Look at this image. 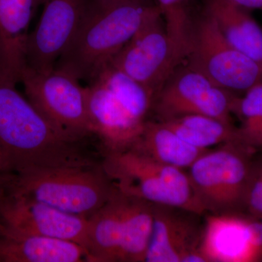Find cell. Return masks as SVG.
I'll use <instances>...</instances> for the list:
<instances>
[{
  "label": "cell",
  "mask_w": 262,
  "mask_h": 262,
  "mask_svg": "<svg viewBox=\"0 0 262 262\" xmlns=\"http://www.w3.org/2000/svg\"><path fill=\"white\" fill-rule=\"evenodd\" d=\"M0 75V152L8 174L31 169L89 165L76 143L68 140Z\"/></svg>",
  "instance_id": "1"
},
{
  "label": "cell",
  "mask_w": 262,
  "mask_h": 262,
  "mask_svg": "<svg viewBox=\"0 0 262 262\" xmlns=\"http://www.w3.org/2000/svg\"><path fill=\"white\" fill-rule=\"evenodd\" d=\"M156 5L151 0H88L79 28L55 67L91 82L135 35Z\"/></svg>",
  "instance_id": "2"
},
{
  "label": "cell",
  "mask_w": 262,
  "mask_h": 262,
  "mask_svg": "<svg viewBox=\"0 0 262 262\" xmlns=\"http://www.w3.org/2000/svg\"><path fill=\"white\" fill-rule=\"evenodd\" d=\"M2 187L65 213L89 219L115 188L101 165H63L8 174Z\"/></svg>",
  "instance_id": "3"
},
{
  "label": "cell",
  "mask_w": 262,
  "mask_h": 262,
  "mask_svg": "<svg viewBox=\"0 0 262 262\" xmlns=\"http://www.w3.org/2000/svg\"><path fill=\"white\" fill-rule=\"evenodd\" d=\"M101 165L114 187L125 195L198 215L205 213L183 169L159 163L131 149L106 151Z\"/></svg>",
  "instance_id": "4"
},
{
  "label": "cell",
  "mask_w": 262,
  "mask_h": 262,
  "mask_svg": "<svg viewBox=\"0 0 262 262\" xmlns=\"http://www.w3.org/2000/svg\"><path fill=\"white\" fill-rule=\"evenodd\" d=\"M252 152L237 141L209 149L187 169L193 193L204 213L237 214L246 208Z\"/></svg>",
  "instance_id": "5"
},
{
  "label": "cell",
  "mask_w": 262,
  "mask_h": 262,
  "mask_svg": "<svg viewBox=\"0 0 262 262\" xmlns=\"http://www.w3.org/2000/svg\"><path fill=\"white\" fill-rule=\"evenodd\" d=\"M185 60L221 89L245 92L262 80L261 66L234 48L203 10L191 20Z\"/></svg>",
  "instance_id": "6"
},
{
  "label": "cell",
  "mask_w": 262,
  "mask_h": 262,
  "mask_svg": "<svg viewBox=\"0 0 262 262\" xmlns=\"http://www.w3.org/2000/svg\"><path fill=\"white\" fill-rule=\"evenodd\" d=\"M20 82L34 108L66 139L77 143L93 134L85 87L75 76L56 67L47 72L27 67Z\"/></svg>",
  "instance_id": "7"
},
{
  "label": "cell",
  "mask_w": 262,
  "mask_h": 262,
  "mask_svg": "<svg viewBox=\"0 0 262 262\" xmlns=\"http://www.w3.org/2000/svg\"><path fill=\"white\" fill-rule=\"evenodd\" d=\"M184 57L169 37L158 5L110 64L143 84L154 96Z\"/></svg>",
  "instance_id": "8"
},
{
  "label": "cell",
  "mask_w": 262,
  "mask_h": 262,
  "mask_svg": "<svg viewBox=\"0 0 262 262\" xmlns=\"http://www.w3.org/2000/svg\"><path fill=\"white\" fill-rule=\"evenodd\" d=\"M234 95L210 82L187 64L179 66L155 95L151 113L157 121L201 115L232 123Z\"/></svg>",
  "instance_id": "9"
},
{
  "label": "cell",
  "mask_w": 262,
  "mask_h": 262,
  "mask_svg": "<svg viewBox=\"0 0 262 262\" xmlns=\"http://www.w3.org/2000/svg\"><path fill=\"white\" fill-rule=\"evenodd\" d=\"M88 0H44L40 18L29 34L27 67L47 72L56 67L75 35Z\"/></svg>",
  "instance_id": "10"
},
{
  "label": "cell",
  "mask_w": 262,
  "mask_h": 262,
  "mask_svg": "<svg viewBox=\"0 0 262 262\" xmlns=\"http://www.w3.org/2000/svg\"><path fill=\"white\" fill-rule=\"evenodd\" d=\"M0 222L27 233L72 241L85 248L88 219L59 211L2 186Z\"/></svg>",
  "instance_id": "11"
},
{
  "label": "cell",
  "mask_w": 262,
  "mask_h": 262,
  "mask_svg": "<svg viewBox=\"0 0 262 262\" xmlns=\"http://www.w3.org/2000/svg\"><path fill=\"white\" fill-rule=\"evenodd\" d=\"M193 212L154 204V225L145 262H206L201 252L203 225Z\"/></svg>",
  "instance_id": "12"
},
{
  "label": "cell",
  "mask_w": 262,
  "mask_h": 262,
  "mask_svg": "<svg viewBox=\"0 0 262 262\" xmlns=\"http://www.w3.org/2000/svg\"><path fill=\"white\" fill-rule=\"evenodd\" d=\"M206 219L201 244L206 262L261 259L257 222L237 214H208Z\"/></svg>",
  "instance_id": "13"
},
{
  "label": "cell",
  "mask_w": 262,
  "mask_h": 262,
  "mask_svg": "<svg viewBox=\"0 0 262 262\" xmlns=\"http://www.w3.org/2000/svg\"><path fill=\"white\" fill-rule=\"evenodd\" d=\"M87 108L92 134L101 139L106 151L127 149L145 122L133 116L120 99L99 81L85 87Z\"/></svg>",
  "instance_id": "14"
},
{
  "label": "cell",
  "mask_w": 262,
  "mask_h": 262,
  "mask_svg": "<svg viewBox=\"0 0 262 262\" xmlns=\"http://www.w3.org/2000/svg\"><path fill=\"white\" fill-rule=\"evenodd\" d=\"M44 0H0V75L17 84L27 68L29 27Z\"/></svg>",
  "instance_id": "15"
},
{
  "label": "cell",
  "mask_w": 262,
  "mask_h": 262,
  "mask_svg": "<svg viewBox=\"0 0 262 262\" xmlns=\"http://www.w3.org/2000/svg\"><path fill=\"white\" fill-rule=\"evenodd\" d=\"M88 261L81 245L17 230L0 222V262Z\"/></svg>",
  "instance_id": "16"
},
{
  "label": "cell",
  "mask_w": 262,
  "mask_h": 262,
  "mask_svg": "<svg viewBox=\"0 0 262 262\" xmlns=\"http://www.w3.org/2000/svg\"><path fill=\"white\" fill-rule=\"evenodd\" d=\"M127 203V196L115 189L110 200L88 219V262H117Z\"/></svg>",
  "instance_id": "17"
},
{
  "label": "cell",
  "mask_w": 262,
  "mask_h": 262,
  "mask_svg": "<svg viewBox=\"0 0 262 262\" xmlns=\"http://www.w3.org/2000/svg\"><path fill=\"white\" fill-rule=\"evenodd\" d=\"M203 10L234 48L262 67V29L250 10L232 0H204Z\"/></svg>",
  "instance_id": "18"
},
{
  "label": "cell",
  "mask_w": 262,
  "mask_h": 262,
  "mask_svg": "<svg viewBox=\"0 0 262 262\" xmlns=\"http://www.w3.org/2000/svg\"><path fill=\"white\" fill-rule=\"evenodd\" d=\"M127 149L176 168L188 169L208 149L188 144L159 121L147 120L134 142Z\"/></svg>",
  "instance_id": "19"
},
{
  "label": "cell",
  "mask_w": 262,
  "mask_h": 262,
  "mask_svg": "<svg viewBox=\"0 0 262 262\" xmlns=\"http://www.w3.org/2000/svg\"><path fill=\"white\" fill-rule=\"evenodd\" d=\"M154 225V204L127 196L125 230L117 262H145Z\"/></svg>",
  "instance_id": "20"
},
{
  "label": "cell",
  "mask_w": 262,
  "mask_h": 262,
  "mask_svg": "<svg viewBox=\"0 0 262 262\" xmlns=\"http://www.w3.org/2000/svg\"><path fill=\"white\" fill-rule=\"evenodd\" d=\"M161 122L188 144L200 149L237 141V127L213 117L189 115Z\"/></svg>",
  "instance_id": "21"
},
{
  "label": "cell",
  "mask_w": 262,
  "mask_h": 262,
  "mask_svg": "<svg viewBox=\"0 0 262 262\" xmlns=\"http://www.w3.org/2000/svg\"><path fill=\"white\" fill-rule=\"evenodd\" d=\"M93 80L106 85L138 120H148L155 96L143 84L110 63L103 67Z\"/></svg>",
  "instance_id": "22"
},
{
  "label": "cell",
  "mask_w": 262,
  "mask_h": 262,
  "mask_svg": "<svg viewBox=\"0 0 262 262\" xmlns=\"http://www.w3.org/2000/svg\"><path fill=\"white\" fill-rule=\"evenodd\" d=\"M169 37L182 52L185 60L192 15L189 0H156Z\"/></svg>",
  "instance_id": "23"
},
{
  "label": "cell",
  "mask_w": 262,
  "mask_h": 262,
  "mask_svg": "<svg viewBox=\"0 0 262 262\" xmlns=\"http://www.w3.org/2000/svg\"><path fill=\"white\" fill-rule=\"evenodd\" d=\"M243 97L234 96L232 113L241 119V126L247 125L262 115V80L253 84Z\"/></svg>",
  "instance_id": "24"
},
{
  "label": "cell",
  "mask_w": 262,
  "mask_h": 262,
  "mask_svg": "<svg viewBox=\"0 0 262 262\" xmlns=\"http://www.w3.org/2000/svg\"><path fill=\"white\" fill-rule=\"evenodd\" d=\"M246 208L253 216L262 219V161L253 163L246 196Z\"/></svg>",
  "instance_id": "25"
},
{
  "label": "cell",
  "mask_w": 262,
  "mask_h": 262,
  "mask_svg": "<svg viewBox=\"0 0 262 262\" xmlns=\"http://www.w3.org/2000/svg\"><path fill=\"white\" fill-rule=\"evenodd\" d=\"M237 142L252 153L262 149V115L251 123L237 127Z\"/></svg>",
  "instance_id": "26"
},
{
  "label": "cell",
  "mask_w": 262,
  "mask_h": 262,
  "mask_svg": "<svg viewBox=\"0 0 262 262\" xmlns=\"http://www.w3.org/2000/svg\"><path fill=\"white\" fill-rule=\"evenodd\" d=\"M248 10H262V0H232Z\"/></svg>",
  "instance_id": "27"
},
{
  "label": "cell",
  "mask_w": 262,
  "mask_h": 262,
  "mask_svg": "<svg viewBox=\"0 0 262 262\" xmlns=\"http://www.w3.org/2000/svg\"><path fill=\"white\" fill-rule=\"evenodd\" d=\"M7 175H8V173H7L4 161H3V157H2L1 152H0V184H2Z\"/></svg>",
  "instance_id": "28"
},
{
  "label": "cell",
  "mask_w": 262,
  "mask_h": 262,
  "mask_svg": "<svg viewBox=\"0 0 262 262\" xmlns=\"http://www.w3.org/2000/svg\"><path fill=\"white\" fill-rule=\"evenodd\" d=\"M258 236H259L260 247H261V259H262V219L260 222H257Z\"/></svg>",
  "instance_id": "29"
}]
</instances>
